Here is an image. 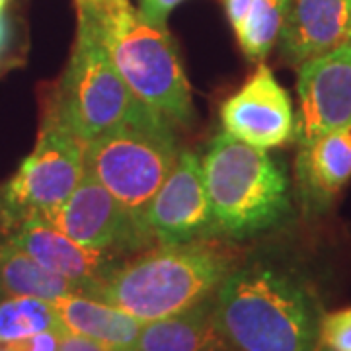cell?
I'll use <instances>...</instances> for the list:
<instances>
[{
  "instance_id": "1",
  "label": "cell",
  "mask_w": 351,
  "mask_h": 351,
  "mask_svg": "<svg viewBox=\"0 0 351 351\" xmlns=\"http://www.w3.org/2000/svg\"><path fill=\"white\" fill-rule=\"evenodd\" d=\"M215 322L230 351H316L324 314L304 277L254 260L230 269L213 295Z\"/></svg>"
},
{
  "instance_id": "2",
  "label": "cell",
  "mask_w": 351,
  "mask_h": 351,
  "mask_svg": "<svg viewBox=\"0 0 351 351\" xmlns=\"http://www.w3.org/2000/svg\"><path fill=\"white\" fill-rule=\"evenodd\" d=\"M230 269V258L207 242L160 244L158 250L121 263L92 297L151 322L213 297Z\"/></svg>"
},
{
  "instance_id": "3",
  "label": "cell",
  "mask_w": 351,
  "mask_h": 351,
  "mask_svg": "<svg viewBox=\"0 0 351 351\" xmlns=\"http://www.w3.org/2000/svg\"><path fill=\"white\" fill-rule=\"evenodd\" d=\"M201 166L215 237L248 239L277 226L291 211L289 178L267 151L223 131Z\"/></svg>"
},
{
  "instance_id": "4",
  "label": "cell",
  "mask_w": 351,
  "mask_h": 351,
  "mask_svg": "<svg viewBox=\"0 0 351 351\" xmlns=\"http://www.w3.org/2000/svg\"><path fill=\"white\" fill-rule=\"evenodd\" d=\"M96 10L110 57L133 96L172 123H191V90L168 27L143 18L129 0H106Z\"/></svg>"
},
{
  "instance_id": "5",
  "label": "cell",
  "mask_w": 351,
  "mask_h": 351,
  "mask_svg": "<svg viewBox=\"0 0 351 351\" xmlns=\"http://www.w3.org/2000/svg\"><path fill=\"white\" fill-rule=\"evenodd\" d=\"M180 152L172 121L138 101L121 123L88 141L84 168L145 221L149 203L172 172Z\"/></svg>"
},
{
  "instance_id": "6",
  "label": "cell",
  "mask_w": 351,
  "mask_h": 351,
  "mask_svg": "<svg viewBox=\"0 0 351 351\" xmlns=\"http://www.w3.org/2000/svg\"><path fill=\"white\" fill-rule=\"evenodd\" d=\"M76 8L75 47L47 113L88 143L121 123L138 100L110 57L96 6L76 4Z\"/></svg>"
},
{
  "instance_id": "7",
  "label": "cell",
  "mask_w": 351,
  "mask_h": 351,
  "mask_svg": "<svg viewBox=\"0 0 351 351\" xmlns=\"http://www.w3.org/2000/svg\"><path fill=\"white\" fill-rule=\"evenodd\" d=\"M84 149V141L47 113L34 151L0 188L2 225L16 228L32 217L55 213L86 172Z\"/></svg>"
},
{
  "instance_id": "8",
  "label": "cell",
  "mask_w": 351,
  "mask_h": 351,
  "mask_svg": "<svg viewBox=\"0 0 351 351\" xmlns=\"http://www.w3.org/2000/svg\"><path fill=\"white\" fill-rule=\"evenodd\" d=\"M47 221L78 244L112 256L143 250L154 240L145 221L86 172Z\"/></svg>"
},
{
  "instance_id": "9",
  "label": "cell",
  "mask_w": 351,
  "mask_h": 351,
  "mask_svg": "<svg viewBox=\"0 0 351 351\" xmlns=\"http://www.w3.org/2000/svg\"><path fill=\"white\" fill-rule=\"evenodd\" d=\"M297 69L295 137L299 145L336 131H351V41Z\"/></svg>"
},
{
  "instance_id": "10",
  "label": "cell",
  "mask_w": 351,
  "mask_h": 351,
  "mask_svg": "<svg viewBox=\"0 0 351 351\" xmlns=\"http://www.w3.org/2000/svg\"><path fill=\"white\" fill-rule=\"evenodd\" d=\"M145 223L162 246L215 237L213 217L197 154L182 151L172 172L147 207Z\"/></svg>"
},
{
  "instance_id": "11",
  "label": "cell",
  "mask_w": 351,
  "mask_h": 351,
  "mask_svg": "<svg viewBox=\"0 0 351 351\" xmlns=\"http://www.w3.org/2000/svg\"><path fill=\"white\" fill-rule=\"evenodd\" d=\"M221 121L228 135L262 151L295 137L291 98L265 64H258L248 82L223 104Z\"/></svg>"
},
{
  "instance_id": "12",
  "label": "cell",
  "mask_w": 351,
  "mask_h": 351,
  "mask_svg": "<svg viewBox=\"0 0 351 351\" xmlns=\"http://www.w3.org/2000/svg\"><path fill=\"white\" fill-rule=\"evenodd\" d=\"M16 248L32 256L45 269L73 281L82 295L92 293L121 265L117 256L90 250L61 232L43 217H32L8 237Z\"/></svg>"
},
{
  "instance_id": "13",
  "label": "cell",
  "mask_w": 351,
  "mask_h": 351,
  "mask_svg": "<svg viewBox=\"0 0 351 351\" xmlns=\"http://www.w3.org/2000/svg\"><path fill=\"white\" fill-rule=\"evenodd\" d=\"M351 41V0H293L279 36V53L301 66Z\"/></svg>"
},
{
  "instance_id": "14",
  "label": "cell",
  "mask_w": 351,
  "mask_h": 351,
  "mask_svg": "<svg viewBox=\"0 0 351 351\" xmlns=\"http://www.w3.org/2000/svg\"><path fill=\"white\" fill-rule=\"evenodd\" d=\"M295 180L302 207L324 211L351 180V131H336L301 145Z\"/></svg>"
},
{
  "instance_id": "15",
  "label": "cell",
  "mask_w": 351,
  "mask_h": 351,
  "mask_svg": "<svg viewBox=\"0 0 351 351\" xmlns=\"http://www.w3.org/2000/svg\"><path fill=\"white\" fill-rule=\"evenodd\" d=\"M127 351H230L215 322L213 297L182 313L145 322Z\"/></svg>"
},
{
  "instance_id": "16",
  "label": "cell",
  "mask_w": 351,
  "mask_h": 351,
  "mask_svg": "<svg viewBox=\"0 0 351 351\" xmlns=\"http://www.w3.org/2000/svg\"><path fill=\"white\" fill-rule=\"evenodd\" d=\"M66 332L98 341L110 351H127L145 322L88 295H64L51 301Z\"/></svg>"
},
{
  "instance_id": "17",
  "label": "cell",
  "mask_w": 351,
  "mask_h": 351,
  "mask_svg": "<svg viewBox=\"0 0 351 351\" xmlns=\"http://www.w3.org/2000/svg\"><path fill=\"white\" fill-rule=\"evenodd\" d=\"M0 287L10 297H36L43 301H55L75 293L82 295L78 285L45 269L10 240L0 242Z\"/></svg>"
},
{
  "instance_id": "18",
  "label": "cell",
  "mask_w": 351,
  "mask_h": 351,
  "mask_svg": "<svg viewBox=\"0 0 351 351\" xmlns=\"http://www.w3.org/2000/svg\"><path fill=\"white\" fill-rule=\"evenodd\" d=\"M66 332L51 301L36 297H10L0 302V346L41 332Z\"/></svg>"
},
{
  "instance_id": "19",
  "label": "cell",
  "mask_w": 351,
  "mask_h": 351,
  "mask_svg": "<svg viewBox=\"0 0 351 351\" xmlns=\"http://www.w3.org/2000/svg\"><path fill=\"white\" fill-rule=\"evenodd\" d=\"M291 0H254L244 24L237 34L246 57L263 61L274 49L287 20Z\"/></svg>"
},
{
  "instance_id": "20",
  "label": "cell",
  "mask_w": 351,
  "mask_h": 351,
  "mask_svg": "<svg viewBox=\"0 0 351 351\" xmlns=\"http://www.w3.org/2000/svg\"><path fill=\"white\" fill-rule=\"evenodd\" d=\"M320 343L330 351H351V308L324 314Z\"/></svg>"
},
{
  "instance_id": "21",
  "label": "cell",
  "mask_w": 351,
  "mask_h": 351,
  "mask_svg": "<svg viewBox=\"0 0 351 351\" xmlns=\"http://www.w3.org/2000/svg\"><path fill=\"white\" fill-rule=\"evenodd\" d=\"M63 332H41L36 336H29L25 339H18L12 343H4L10 351H59V341H61Z\"/></svg>"
},
{
  "instance_id": "22",
  "label": "cell",
  "mask_w": 351,
  "mask_h": 351,
  "mask_svg": "<svg viewBox=\"0 0 351 351\" xmlns=\"http://www.w3.org/2000/svg\"><path fill=\"white\" fill-rule=\"evenodd\" d=\"M184 0H137V10L143 18L156 25H166L170 12Z\"/></svg>"
},
{
  "instance_id": "23",
  "label": "cell",
  "mask_w": 351,
  "mask_h": 351,
  "mask_svg": "<svg viewBox=\"0 0 351 351\" xmlns=\"http://www.w3.org/2000/svg\"><path fill=\"white\" fill-rule=\"evenodd\" d=\"M59 351H110L108 348L100 346L98 341L76 336L71 332H63L61 334V341H59Z\"/></svg>"
},
{
  "instance_id": "24",
  "label": "cell",
  "mask_w": 351,
  "mask_h": 351,
  "mask_svg": "<svg viewBox=\"0 0 351 351\" xmlns=\"http://www.w3.org/2000/svg\"><path fill=\"white\" fill-rule=\"evenodd\" d=\"M254 0H225V10L228 16V22L232 25L234 34H239L240 27L244 24L248 10H250Z\"/></svg>"
},
{
  "instance_id": "25",
  "label": "cell",
  "mask_w": 351,
  "mask_h": 351,
  "mask_svg": "<svg viewBox=\"0 0 351 351\" xmlns=\"http://www.w3.org/2000/svg\"><path fill=\"white\" fill-rule=\"evenodd\" d=\"M8 41H10V25H8L4 12H0V55L6 51Z\"/></svg>"
},
{
  "instance_id": "26",
  "label": "cell",
  "mask_w": 351,
  "mask_h": 351,
  "mask_svg": "<svg viewBox=\"0 0 351 351\" xmlns=\"http://www.w3.org/2000/svg\"><path fill=\"white\" fill-rule=\"evenodd\" d=\"M106 0H76V4H92V6H100Z\"/></svg>"
},
{
  "instance_id": "27",
  "label": "cell",
  "mask_w": 351,
  "mask_h": 351,
  "mask_svg": "<svg viewBox=\"0 0 351 351\" xmlns=\"http://www.w3.org/2000/svg\"><path fill=\"white\" fill-rule=\"evenodd\" d=\"M6 2H8V0H0V12H4V8H6Z\"/></svg>"
},
{
  "instance_id": "28",
  "label": "cell",
  "mask_w": 351,
  "mask_h": 351,
  "mask_svg": "<svg viewBox=\"0 0 351 351\" xmlns=\"http://www.w3.org/2000/svg\"><path fill=\"white\" fill-rule=\"evenodd\" d=\"M0 351H10V350H8L6 346H0Z\"/></svg>"
},
{
  "instance_id": "29",
  "label": "cell",
  "mask_w": 351,
  "mask_h": 351,
  "mask_svg": "<svg viewBox=\"0 0 351 351\" xmlns=\"http://www.w3.org/2000/svg\"><path fill=\"white\" fill-rule=\"evenodd\" d=\"M0 295H2V287H0Z\"/></svg>"
}]
</instances>
